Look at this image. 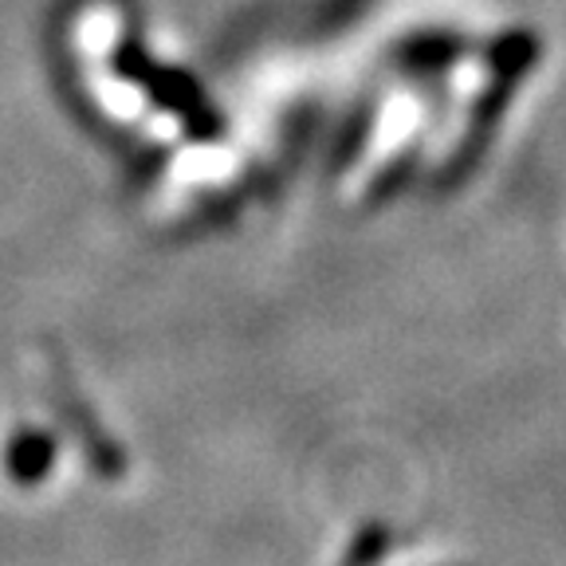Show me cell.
I'll list each match as a JSON object with an SVG mask.
<instances>
[{
	"mask_svg": "<svg viewBox=\"0 0 566 566\" xmlns=\"http://www.w3.org/2000/svg\"><path fill=\"white\" fill-rule=\"evenodd\" d=\"M55 452H60V444H55V437L48 429H20V433H12L9 449H4V469H9L12 484H44L55 464Z\"/></svg>",
	"mask_w": 566,
	"mask_h": 566,
	"instance_id": "cell-1",
	"label": "cell"
},
{
	"mask_svg": "<svg viewBox=\"0 0 566 566\" xmlns=\"http://www.w3.org/2000/svg\"><path fill=\"white\" fill-rule=\"evenodd\" d=\"M386 551H389V527L370 523V527L354 539V547H350V555L343 558V566H374Z\"/></svg>",
	"mask_w": 566,
	"mask_h": 566,
	"instance_id": "cell-2",
	"label": "cell"
}]
</instances>
